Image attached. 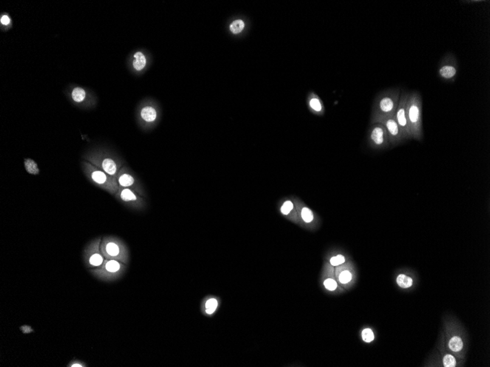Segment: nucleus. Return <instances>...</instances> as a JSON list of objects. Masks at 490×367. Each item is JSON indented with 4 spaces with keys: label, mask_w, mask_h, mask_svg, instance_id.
I'll return each instance as SVG.
<instances>
[{
    "label": "nucleus",
    "mask_w": 490,
    "mask_h": 367,
    "mask_svg": "<svg viewBox=\"0 0 490 367\" xmlns=\"http://www.w3.org/2000/svg\"><path fill=\"white\" fill-rule=\"evenodd\" d=\"M401 90L391 88L381 92L375 100L372 111L371 123H376L384 117L394 116L398 103Z\"/></svg>",
    "instance_id": "obj_1"
},
{
    "label": "nucleus",
    "mask_w": 490,
    "mask_h": 367,
    "mask_svg": "<svg viewBox=\"0 0 490 367\" xmlns=\"http://www.w3.org/2000/svg\"><path fill=\"white\" fill-rule=\"evenodd\" d=\"M423 102L421 94L417 91L409 92L407 102V120L412 139L421 141L423 137Z\"/></svg>",
    "instance_id": "obj_2"
},
{
    "label": "nucleus",
    "mask_w": 490,
    "mask_h": 367,
    "mask_svg": "<svg viewBox=\"0 0 490 367\" xmlns=\"http://www.w3.org/2000/svg\"><path fill=\"white\" fill-rule=\"evenodd\" d=\"M81 166L84 175L93 185L105 190L110 195L115 196L116 194L119 189V185L116 178L86 161L82 162Z\"/></svg>",
    "instance_id": "obj_3"
},
{
    "label": "nucleus",
    "mask_w": 490,
    "mask_h": 367,
    "mask_svg": "<svg viewBox=\"0 0 490 367\" xmlns=\"http://www.w3.org/2000/svg\"><path fill=\"white\" fill-rule=\"evenodd\" d=\"M100 249L102 255L106 260H117L125 265L129 263V249L119 237L113 235L103 237Z\"/></svg>",
    "instance_id": "obj_4"
},
{
    "label": "nucleus",
    "mask_w": 490,
    "mask_h": 367,
    "mask_svg": "<svg viewBox=\"0 0 490 367\" xmlns=\"http://www.w3.org/2000/svg\"><path fill=\"white\" fill-rule=\"evenodd\" d=\"M85 159L86 162L94 164L98 168L115 178H116L121 169L123 167L122 160L111 153H107L105 150H94L88 153L85 156Z\"/></svg>",
    "instance_id": "obj_5"
},
{
    "label": "nucleus",
    "mask_w": 490,
    "mask_h": 367,
    "mask_svg": "<svg viewBox=\"0 0 490 367\" xmlns=\"http://www.w3.org/2000/svg\"><path fill=\"white\" fill-rule=\"evenodd\" d=\"M127 265L117 260H106L100 267L96 268L91 272L99 279L111 281L119 279L126 272Z\"/></svg>",
    "instance_id": "obj_6"
},
{
    "label": "nucleus",
    "mask_w": 490,
    "mask_h": 367,
    "mask_svg": "<svg viewBox=\"0 0 490 367\" xmlns=\"http://www.w3.org/2000/svg\"><path fill=\"white\" fill-rule=\"evenodd\" d=\"M116 178L119 187L129 188L136 191L142 197H146V191L142 185V183L141 182L139 178L136 177L134 172L131 171L126 166H123L121 169Z\"/></svg>",
    "instance_id": "obj_7"
},
{
    "label": "nucleus",
    "mask_w": 490,
    "mask_h": 367,
    "mask_svg": "<svg viewBox=\"0 0 490 367\" xmlns=\"http://www.w3.org/2000/svg\"><path fill=\"white\" fill-rule=\"evenodd\" d=\"M115 197L125 207L132 210L140 211L147 207V202L144 197L129 188L119 187Z\"/></svg>",
    "instance_id": "obj_8"
},
{
    "label": "nucleus",
    "mask_w": 490,
    "mask_h": 367,
    "mask_svg": "<svg viewBox=\"0 0 490 367\" xmlns=\"http://www.w3.org/2000/svg\"><path fill=\"white\" fill-rule=\"evenodd\" d=\"M102 240V237H98L87 245L84 249V263L88 269L100 267L105 261L100 249Z\"/></svg>",
    "instance_id": "obj_9"
},
{
    "label": "nucleus",
    "mask_w": 490,
    "mask_h": 367,
    "mask_svg": "<svg viewBox=\"0 0 490 367\" xmlns=\"http://www.w3.org/2000/svg\"><path fill=\"white\" fill-rule=\"evenodd\" d=\"M368 140L369 145L375 150L386 149L390 145L387 130L379 122L372 124L368 134Z\"/></svg>",
    "instance_id": "obj_10"
},
{
    "label": "nucleus",
    "mask_w": 490,
    "mask_h": 367,
    "mask_svg": "<svg viewBox=\"0 0 490 367\" xmlns=\"http://www.w3.org/2000/svg\"><path fill=\"white\" fill-rule=\"evenodd\" d=\"M409 92L407 91H401L400 95L399 103L398 108L395 113V119L397 123L399 125L406 140L412 139L408 120L407 116V102L408 99Z\"/></svg>",
    "instance_id": "obj_11"
},
{
    "label": "nucleus",
    "mask_w": 490,
    "mask_h": 367,
    "mask_svg": "<svg viewBox=\"0 0 490 367\" xmlns=\"http://www.w3.org/2000/svg\"><path fill=\"white\" fill-rule=\"evenodd\" d=\"M438 76L446 82H454L458 74V63L455 56L448 54L443 57L439 65Z\"/></svg>",
    "instance_id": "obj_12"
},
{
    "label": "nucleus",
    "mask_w": 490,
    "mask_h": 367,
    "mask_svg": "<svg viewBox=\"0 0 490 367\" xmlns=\"http://www.w3.org/2000/svg\"><path fill=\"white\" fill-rule=\"evenodd\" d=\"M377 122L382 124L387 130L390 145L393 147L397 146V145L405 142V138H404L399 125L397 123L394 116L384 117Z\"/></svg>",
    "instance_id": "obj_13"
},
{
    "label": "nucleus",
    "mask_w": 490,
    "mask_h": 367,
    "mask_svg": "<svg viewBox=\"0 0 490 367\" xmlns=\"http://www.w3.org/2000/svg\"><path fill=\"white\" fill-rule=\"evenodd\" d=\"M291 199L295 204L299 217L301 218L300 220H302L303 223H305L307 225L310 226V227L312 226L311 224L316 221V216H315L313 210L309 207L305 205L304 202L297 196H291Z\"/></svg>",
    "instance_id": "obj_14"
},
{
    "label": "nucleus",
    "mask_w": 490,
    "mask_h": 367,
    "mask_svg": "<svg viewBox=\"0 0 490 367\" xmlns=\"http://www.w3.org/2000/svg\"><path fill=\"white\" fill-rule=\"evenodd\" d=\"M157 109L151 105H146L139 110V120L144 124V126H151L153 124L156 123L158 120Z\"/></svg>",
    "instance_id": "obj_15"
},
{
    "label": "nucleus",
    "mask_w": 490,
    "mask_h": 367,
    "mask_svg": "<svg viewBox=\"0 0 490 367\" xmlns=\"http://www.w3.org/2000/svg\"><path fill=\"white\" fill-rule=\"evenodd\" d=\"M280 212L283 216H286V217H289L294 222H300V217H299L295 204H294L292 199L286 198V199L281 201V204L280 206Z\"/></svg>",
    "instance_id": "obj_16"
},
{
    "label": "nucleus",
    "mask_w": 490,
    "mask_h": 367,
    "mask_svg": "<svg viewBox=\"0 0 490 367\" xmlns=\"http://www.w3.org/2000/svg\"><path fill=\"white\" fill-rule=\"evenodd\" d=\"M310 109L313 111L315 114L322 115L325 113V107L322 100L316 95H313L310 98L308 101Z\"/></svg>",
    "instance_id": "obj_17"
},
{
    "label": "nucleus",
    "mask_w": 490,
    "mask_h": 367,
    "mask_svg": "<svg viewBox=\"0 0 490 367\" xmlns=\"http://www.w3.org/2000/svg\"><path fill=\"white\" fill-rule=\"evenodd\" d=\"M134 60L133 62V67L137 71H142L146 66V58L142 52H138L134 54Z\"/></svg>",
    "instance_id": "obj_18"
},
{
    "label": "nucleus",
    "mask_w": 490,
    "mask_h": 367,
    "mask_svg": "<svg viewBox=\"0 0 490 367\" xmlns=\"http://www.w3.org/2000/svg\"><path fill=\"white\" fill-rule=\"evenodd\" d=\"M463 341L458 336H454L449 340V348L453 352H460L463 350Z\"/></svg>",
    "instance_id": "obj_19"
},
{
    "label": "nucleus",
    "mask_w": 490,
    "mask_h": 367,
    "mask_svg": "<svg viewBox=\"0 0 490 367\" xmlns=\"http://www.w3.org/2000/svg\"><path fill=\"white\" fill-rule=\"evenodd\" d=\"M86 92L81 88H76L71 92V97L76 103H81L86 99Z\"/></svg>",
    "instance_id": "obj_20"
},
{
    "label": "nucleus",
    "mask_w": 490,
    "mask_h": 367,
    "mask_svg": "<svg viewBox=\"0 0 490 367\" xmlns=\"http://www.w3.org/2000/svg\"><path fill=\"white\" fill-rule=\"evenodd\" d=\"M397 284L400 287L403 289H407L412 286L413 284L412 278L405 275V274H399L396 278Z\"/></svg>",
    "instance_id": "obj_21"
},
{
    "label": "nucleus",
    "mask_w": 490,
    "mask_h": 367,
    "mask_svg": "<svg viewBox=\"0 0 490 367\" xmlns=\"http://www.w3.org/2000/svg\"><path fill=\"white\" fill-rule=\"evenodd\" d=\"M218 306V301L216 298H209V299L206 300V303H205V308H206L205 312H206V314L211 315V314H213L217 310Z\"/></svg>",
    "instance_id": "obj_22"
},
{
    "label": "nucleus",
    "mask_w": 490,
    "mask_h": 367,
    "mask_svg": "<svg viewBox=\"0 0 490 367\" xmlns=\"http://www.w3.org/2000/svg\"><path fill=\"white\" fill-rule=\"evenodd\" d=\"M245 27V24L243 20H235L230 24V31L234 35H237V34H240V32H243Z\"/></svg>",
    "instance_id": "obj_23"
},
{
    "label": "nucleus",
    "mask_w": 490,
    "mask_h": 367,
    "mask_svg": "<svg viewBox=\"0 0 490 367\" xmlns=\"http://www.w3.org/2000/svg\"><path fill=\"white\" fill-rule=\"evenodd\" d=\"M24 164H25L26 170H27V171L29 174L38 175L39 173V169H38V165H37L36 163L33 160L25 159Z\"/></svg>",
    "instance_id": "obj_24"
},
{
    "label": "nucleus",
    "mask_w": 490,
    "mask_h": 367,
    "mask_svg": "<svg viewBox=\"0 0 490 367\" xmlns=\"http://www.w3.org/2000/svg\"><path fill=\"white\" fill-rule=\"evenodd\" d=\"M329 261H330L332 266H339L346 263L347 258H346L345 255H342V254H337V255H333Z\"/></svg>",
    "instance_id": "obj_25"
},
{
    "label": "nucleus",
    "mask_w": 490,
    "mask_h": 367,
    "mask_svg": "<svg viewBox=\"0 0 490 367\" xmlns=\"http://www.w3.org/2000/svg\"><path fill=\"white\" fill-rule=\"evenodd\" d=\"M339 281L341 284H347V283L350 282L351 281L352 278H353V274L350 272V271L346 270L343 271L341 273L340 275H339Z\"/></svg>",
    "instance_id": "obj_26"
},
{
    "label": "nucleus",
    "mask_w": 490,
    "mask_h": 367,
    "mask_svg": "<svg viewBox=\"0 0 490 367\" xmlns=\"http://www.w3.org/2000/svg\"><path fill=\"white\" fill-rule=\"evenodd\" d=\"M443 365L446 367H454L457 365L455 357L452 355L447 354L443 358Z\"/></svg>",
    "instance_id": "obj_27"
},
{
    "label": "nucleus",
    "mask_w": 490,
    "mask_h": 367,
    "mask_svg": "<svg viewBox=\"0 0 490 367\" xmlns=\"http://www.w3.org/2000/svg\"><path fill=\"white\" fill-rule=\"evenodd\" d=\"M362 339L364 342H367V343L371 342L372 341L374 340V334H373V331L369 329V328L364 329L362 332Z\"/></svg>",
    "instance_id": "obj_28"
},
{
    "label": "nucleus",
    "mask_w": 490,
    "mask_h": 367,
    "mask_svg": "<svg viewBox=\"0 0 490 367\" xmlns=\"http://www.w3.org/2000/svg\"><path fill=\"white\" fill-rule=\"evenodd\" d=\"M324 285L327 289L330 291H334L337 288V283L333 278H327L324 282Z\"/></svg>",
    "instance_id": "obj_29"
},
{
    "label": "nucleus",
    "mask_w": 490,
    "mask_h": 367,
    "mask_svg": "<svg viewBox=\"0 0 490 367\" xmlns=\"http://www.w3.org/2000/svg\"><path fill=\"white\" fill-rule=\"evenodd\" d=\"M0 21H1V24H2V25L7 26L10 24V22H11V20H10V17H9L8 15H2L1 16Z\"/></svg>",
    "instance_id": "obj_30"
},
{
    "label": "nucleus",
    "mask_w": 490,
    "mask_h": 367,
    "mask_svg": "<svg viewBox=\"0 0 490 367\" xmlns=\"http://www.w3.org/2000/svg\"><path fill=\"white\" fill-rule=\"evenodd\" d=\"M68 367H85V365H82V364L81 363V362H78V363H76V362H74V363L71 364V365H70L69 366H68Z\"/></svg>",
    "instance_id": "obj_31"
}]
</instances>
